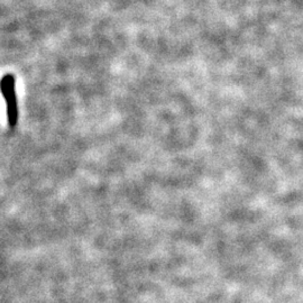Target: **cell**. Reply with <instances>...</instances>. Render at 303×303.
Returning a JSON list of instances; mask_svg holds the SVG:
<instances>
[{"instance_id": "cell-1", "label": "cell", "mask_w": 303, "mask_h": 303, "mask_svg": "<svg viewBox=\"0 0 303 303\" xmlns=\"http://www.w3.org/2000/svg\"><path fill=\"white\" fill-rule=\"evenodd\" d=\"M2 92L7 105V118L10 128L16 127L18 120L17 99L15 94V76L13 74H6L2 79Z\"/></svg>"}]
</instances>
